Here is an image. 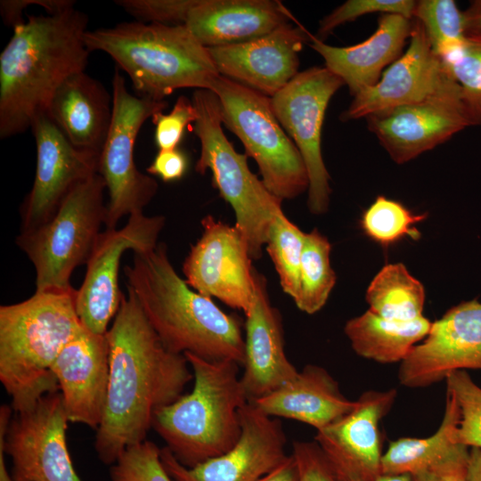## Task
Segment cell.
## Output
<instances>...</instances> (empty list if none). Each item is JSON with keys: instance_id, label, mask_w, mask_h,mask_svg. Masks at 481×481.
<instances>
[{"instance_id": "cell-1", "label": "cell", "mask_w": 481, "mask_h": 481, "mask_svg": "<svg viewBox=\"0 0 481 481\" xmlns=\"http://www.w3.org/2000/svg\"><path fill=\"white\" fill-rule=\"evenodd\" d=\"M107 337L109 387L94 450L110 466L126 448L146 440L157 411L183 395L193 373L184 355L165 347L130 289Z\"/></svg>"}, {"instance_id": "cell-2", "label": "cell", "mask_w": 481, "mask_h": 481, "mask_svg": "<svg viewBox=\"0 0 481 481\" xmlns=\"http://www.w3.org/2000/svg\"><path fill=\"white\" fill-rule=\"evenodd\" d=\"M88 17L74 8L53 14L28 15L13 29L0 53V138L30 128L45 112L57 88L85 71L90 51L84 35Z\"/></svg>"}, {"instance_id": "cell-3", "label": "cell", "mask_w": 481, "mask_h": 481, "mask_svg": "<svg viewBox=\"0 0 481 481\" xmlns=\"http://www.w3.org/2000/svg\"><path fill=\"white\" fill-rule=\"evenodd\" d=\"M126 287L135 294L151 325L169 351L208 361H233L243 365L242 322L200 294L173 267L162 242L134 251L124 268Z\"/></svg>"}, {"instance_id": "cell-4", "label": "cell", "mask_w": 481, "mask_h": 481, "mask_svg": "<svg viewBox=\"0 0 481 481\" xmlns=\"http://www.w3.org/2000/svg\"><path fill=\"white\" fill-rule=\"evenodd\" d=\"M76 294L73 288L36 291L22 302L0 306V380L14 412L59 391L53 364L85 329Z\"/></svg>"}, {"instance_id": "cell-5", "label": "cell", "mask_w": 481, "mask_h": 481, "mask_svg": "<svg viewBox=\"0 0 481 481\" xmlns=\"http://www.w3.org/2000/svg\"><path fill=\"white\" fill-rule=\"evenodd\" d=\"M90 51L110 55L137 96L163 101L182 88L211 90L220 76L208 51L183 25L121 22L87 30Z\"/></svg>"}, {"instance_id": "cell-6", "label": "cell", "mask_w": 481, "mask_h": 481, "mask_svg": "<svg viewBox=\"0 0 481 481\" xmlns=\"http://www.w3.org/2000/svg\"><path fill=\"white\" fill-rule=\"evenodd\" d=\"M184 355L193 373L192 389L157 411L152 428L182 465L192 468L237 443L241 435L240 411L248 400L239 363Z\"/></svg>"}, {"instance_id": "cell-7", "label": "cell", "mask_w": 481, "mask_h": 481, "mask_svg": "<svg viewBox=\"0 0 481 481\" xmlns=\"http://www.w3.org/2000/svg\"><path fill=\"white\" fill-rule=\"evenodd\" d=\"M192 103L197 111L192 132L200 142L195 171L212 174L214 186L234 211L235 225L241 232L252 260L262 257L270 225L281 210L282 200L271 193L248 166V156L239 153L226 138L216 94L196 89Z\"/></svg>"}, {"instance_id": "cell-8", "label": "cell", "mask_w": 481, "mask_h": 481, "mask_svg": "<svg viewBox=\"0 0 481 481\" xmlns=\"http://www.w3.org/2000/svg\"><path fill=\"white\" fill-rule=\"evenodd\" d=\"M99 174L76 186L43 224L21 231L17 246L36 270V291L69 289L73 271L86 264L106 216Z\"/></svg>"}, {"instance_id": "cell-9", "label": "cell", "mask_w": 481, "mask_h": 481, "mask_svg": "<svg viewBox=\"0 0 481 481\" xmlns=\"http://www.w3.org/2000/svg\"><path fill=\"white\" fill-rule=\"evenodd\" d=\"M211 91L218 97L222 124L257 162L268 191L281 200L298 197L309 187L300 152L275 118L270 98L224 76Z\"/></svg>"}, {"instance_id": "cell-10", "label": "cell", "mask_w": 481, "mask_h": 481, "mask_svg": "<svg viewBox=\"0 0 481 481\" xmlns=\"http://www.w3.org/2000/svg\"><path fill=\"white\" fill-rule=\"evenodd\" d=\"M111 88L112 121L98 167L109 197L104 220L107 230L115 229L124 216L143 212L157 193L156 180L137 168L134 150L143 123L167 107L166 100L156 101L130 94L118 68Z\"/></svg>"}, {"instance_id": "cell-11", "label": "cell", "mask_w": 481, "mask_h": 481, "mask_svg": "<svg viewBox=\"0 0 481 481\" xmlns=\"http://www.w3.org/2000/svg\"><path fill=\"white\" fill-rule=\"evenodd\" d=\"M345 84L326 67L298 72L270 98L273 112L298 149L308 179L307 206L312 214L327 212L331 189L322 155V128L329 102Z\"/></svg>"}, {"instance_id": "cell-12", "label": "cell", "mask_w": 481, "mask_h": 481, "mask_svg": "<svg viewBox=\"0 0 481 481\" xmlns=\"http://www.w3.org/2000/svg\"><path fill=\"white\" fill-rule=\"evenodd\" d=\"M166 219L143 212L129 216L120 229L101 232L86 263L84 281L76 294L77 315L86 329L106 334L124 297L118 286L122 255L127 249L144 251L158 245Z\"/></svg>"}, {"instance_id": "cell-13", "label": "cell", "mask_w": 481, "mask_h": 481, "mask_svg": "<svg viewBox=\"0 0 481 481\" xmlns=\"http://www.w3.org/2000/svg\"><path fill=\"white\" fill-rule=\"evenodd\" d=\"M200 224L201 236L183 264L185 281L200 294L246 314L254 299L255 267L245 239L236 225L211 215Z\"/></svg>"}, {"instance_id": "cell-14", "label": "cell", "mask_w": 481, "mask_h": 481, "mask_svg": "<svg viewBox=\"0 0 481 481\" xmlns=\"http://www.w3.org/2000/svg\"><path fill=\"white\" fill-rule=\"evenodd\" d=\"M69 422L60 391L44 395L27 411L14 412L4 446L15 481H82L67 445Z\"/></svg>"}, {"instance_id": "cell-15", "label": "cell", "mask_w": 481, "mask_h": 481, "mask_svg": "<svg viewBox=\"0 0 481 481\" xmlns=\"http://www.w3.org/2000/svg\"><path fill=\"white\" fill-rule=\"evenodd\" d=\"M241 435L224 453L197 466L182 465L165 446L160 461L174 481H257L289 456L286 436L278 418L247 403L240 411Z\"/></svg>"}, {"instance_id": "cell-16", "label": "cell", "mask_w": 481, "mask_h": 481, "mask_svg": "<svg viewBox=\"0 0 481 481\" xmlns=\"http://www.w3.org/2000/svg\"><path fill=\"white\" fill-rule=\"evenodd\" d=\"M366 121L396 164L417 158L470 126L456 81L422 102L370 115Z\"/></svg>"}, {"instance_id": "cell-17", "label": "cell", "mask_w": 481, "mask_h": 481, "mask_svg": "<svg viewBox=\"0 0 481 481\" xmlns=\"http://www.w3.org/2000/svg\"><path fill=\"white\" fill-rule=\"evenodd\" d=\"M30 129L37 167L20 207L21 231L48 221L76 186L98 174L100 159V154L73 146L45 112L34 117Z\"/></svg>"}, {"instance_id": "cell-18", "label": "cell", "mask_w": 481, "mask_h": 481, "mask_svg": "<svg viewBox=\"0 0 481 481\" xmlns=\"http://www.w3.org/2000/svg\"><path fill=\"white\" fill-rule=\"evenodd\" d=\"M400 363L398 380L411 388L431 386L457 371H481V302L474 298L447 310Z\"/></svg>"}, {"instance_id": "cell-19", "label": "cell", "mask_w": 481, "mask_h": 481, "mask_svg": "<svg viewBox=\"0 0 481 481\" xmlns=\"http://www.w3.org/2000/svg\"><path fill=\"white\" fill-rule=\"evenodd\" d=\"M409 40L405 52L382 73L379 80L353 96L340 116L341 120L366 118L422 102L455 81L432 50L422 25L415 19Z\"/></svg>"}, {"instance_id": "cell-20", "label": "cell", "mask_w": 481, "mask_h": 481, "mask_svg": "<svg viewBox=\"0 0 481 481\" xmlns=\"http://www.w3.org/2000/svg\"><path fill=\"white\" fill-rule=\"evenodd\" d=\"M396 395L395 388L366 391L351 412L316 431L314 440L337 475L351 481H376L382 475L379 423Z\"/></svg>"}, {"instance_id": "cell-21", "label": "cell", "mask_w": 481, "mask_h": 481, "mask_svg": "<svg viewBox=\"0 0 481 481\" xmlns=\"http://www.w3.org/2000/svg\"><path fill=\"white\" fill-rule=\"evenodd\" d=\"M312 37L295 21L257 38L208 51L221 76L271 98L298 73V54Z\"/></svg>"}, {"instance_id": "cell-22", "label": "cell", "mask_w": 481, "mask_h": 481, "mask_svg": "<svg viewBox=\"0 0 481 481\" xmlns=\"http://www.w3.org/2000/svg\"><path fill=\"white\" fill-rule=\"evenodd\" d=\"M69 421L97 430L102 423L110 378L106 334L87 329L69 341L53 367Z\"/></svg>"}, {"instance_id": "cell-23", "label": "cell", "mask_w": 481, "mask_h": 481, "mask_svg": "<svg viewBox=\"0 0 481 481\" xmlns=\"http://www.w3.org/2000/svg\"><path fill=\"white\" fill-rule=\"evenodd\" d=\"M255 294L245 314V357L240 377L248 403L292 380L298 371L284 350L282 319L273 306L265 276L255 269Z\"/></svg>"}, {"instance_id": "cell-24", "label": "cell", "mask_w": 481, "mask_h": 481, "mask_svg": "<svg viewBox=\"0 0 481 481\" xmlns=\"http://www.w3.org/2000/svg\"><path fill=\"white\" fill-rule=\"evenodd\" d=\"M295 21L276 0H192L183 25L210 48L247 42Z\"/></svg>"}, {"instance_id": "cell-25", "label": "cell", "mask_w": 481, "mask_h": 481, "mask_svg": "<svg viewBox=\"0 0 481 481\" xmlns=\"http://www.w3.org/2000/svg\"><path fill=\"white\" fill-rule=\"evenodd\" d=\"M412 27V19L385 13L379 16L373 34L359 44L332 46L313 36L310 46L323 58L325 67L342 79L354 96L374 86L384 68L403 54Z\"/></svg>"}, {"instance_id": "cell-26", "label": "cell", "mask_w": 481, "mask_h": 481, "mask_svg": "<svg viewBox=\"0 0 481 481\" xmlns=\"http://www.w3.org/2000/svg\"><path fill=\"white\" fill-rule=\"evenodd\" d=\"M45 113L73 146L101 155L112 121V94L99 80L77 72L57 88Z\"/></svg>"}, {"instance_id": "cell-27", "label": "cell", "mask_w": 481, "mask_h": 481, "mask_svg": "<svg viewBox=\"0 0 481 481\" xmlns=\"http://www.w3.org/2000/svg\"><path fill=\"white\" fill-rule=\"evenodd\" d=\"M251 404L267 416L300 421L318 431L351 412L355 401L342 394L326 369L307 364L292 380Z\"/></svg>"}, {"instance_id": "cell-28", "label": "cell", "mask_w": 481, "mask_h": 481, "mask_svg": "<svg viewBox=\"0 0 481 481\" xmlns=\"http://www.w3.org/2000/svg\"><path fill=\"white\" fill-rule=\"evenodd\" d=\"M432 322L421 316L411 322L382 318L370 310L346 322L344 331L353 350L380 363H401L423 340Z\"/></svg>"}, {"instance_id": "cell-29", "label": "cell", "mask_w": 481, "mask_h": 481, "mask_svg": "<svg viewBox=\"0 0 481 481\" xmlns=\"http://www.w3.org/2000/svg\"><path fill=\"white\" fill-rule=\"evenodd\" d=\"M459 419L458 404L446 391L444 417L438 429L428 437H402L389 442L382 455V474L412 476L444 459L457 445L453 433Z\"/></svg>"}, {"instance_id": "cell-30", "label": "cell", "mask_w": 481, "mask_h": 481, "mask_svg": "<svg viewBox=\"0 0 481 481\" xmlns=\"http://www.w3.org/2000/svg\"><path fill=\"white\" fill-rule=\"evenodd\" d=\"M369 310L392 321L411 322L423 316L425 289L402 263L385 265L365 295Z\"/></svg>"}, {"instance_id": "cell-31", "label": "cell", "mask_w": 481, "mask_h": 481, "mask_svg": "<svg viewBox=\"0 0 481 481\" xmlns=\"http://www.w3.org/2000/svg\"><path fill=\"white\" fill-rule=\"evenodd\" d=\"M331 245L316 228L306 232L302 251L299 291L294 303L308 314L320 311L336 283L330 265Z\"/></svg>"}, {"instance_id": "cell-32", "label": "cell", "mask_w": 481, "mask_h": 481, "mask_svg": "<svg viewBox=\"0 0 481 481\" xmlns=\"http://www.w3.org/2000/svg\"><path fill=\"white\" fill-rule=\"evenodd\" d=\"M306 232L280 210L267 234L265 249L278 273L284 293L293 301L299 291L300 265Z\"/></svg>"}, {"instance_id": "cell-33", "label": "cell", "mask_w": 481, "mask_h": 481, "mask_svg": "<svg viewBox=\"0 0 481 481\" xmlns=\"http://www.w3.org/2000/svg\"><path fill=\"white\" fill-rule=\"evenodd\" d=\"M427 216V213L415 214L401 202L380 195L362 214L360 226L369 239L388 248L406 237L419 240L420 232L414 225Z\"/></svg>"}, {"instance_id": "cell-34", "label": "cell", "mask_w": 481, "mask_h": 481, "mask_svg": "<svg viewBox=\"0 0 481 481\" xmlns=\"http://www.w3.org/2000/svg\"><path fill=\"white\" fill-rule=\"evenodd\" d=\"M412 19L422 25L432 50L441 60L466 40L463 11L453 0L416 1Z\"/></svg>"}, {"instance_id": "cell-35", "label": "cell", "mask_w": 481, "mask_h": 481, "mask_svg": "<svg viewBox=\"0 0 481 481\" xmlns=\"http://www.w3.org/2000/svg\"><path fill=\"white\" fill-rule=\"evenodd\" d=\"M461 88L470 126H481V33H468L464 43L441 60Z\"/></svg>"}, {"instance_id": "cell-36", "label": "cell", "mask_w": 481, "mask_h": 481, "mask_svg": "<svg viewBox=\"0 0 481 481\" xmlns=\"http://www.w3.org/2000/svg\"><path fill=\"white\" fill-rule=\"evenodd\" d=\"M445 381L446 391L454 396L460 411L454 443L481 450V387L466 371L451 373Z\"/></svg>"}, {"instance_id": "cell-37", "label": "cell", "mask_w": 481, "mask_h": 481, "mask_svg": "<svg viewBox=\"0 0 481 481\" xmlns=\"http://www.w3.org/2000/svg\"><path fill=\"white\" fill-rule=\"evenodd\" d=\"M110 481H174L160 461V448L150 440L126 448L110 465Z\"/></svg>"}, {"instance_id": "cell-38", "label": "cell", "mask_w": 481, "mask_h": 481, "mask_svg": "<svg viewBox=\"0 0 481 481\" xmlns=\"http://www.w3.org/2000/svg\"><path fill=\"white\" fill-rule=\"evenodd\" d=\"M415 4L412 0H347L320 20L315 37L322 40L338 26L374 12L412 19Z\"/></svg>"}, {"instance_id": "cell-39", "label": "cell", "mask_w": 481, "mask_h": 481, "mask_svg": "<svg viewBox=\"0 0 481 481\" xmlns=\"http://www.w3.org/2000/svg\"><path fill=\"white\" fill-rule=\"evenodd\" d=\"M197 119V111L184 95L177 98L173 109L167 114L163 111L151 118L155 126L154 139L159 151L176 149L183 139L187 126Z\"/></svg>"}, {"instance_id": "cell-40", "label": "cell", "mask_w": 481, "mask_h": 481, "mask_svg": "<svg viewBox=\"0 0 481 481\" xmlns=\"http://www.w3.org/2000/svg\"><path fill=\"white\" fill-rule=\"evenodd\" d=\"M136 21L183 25L192 0H118Z\"/></svg>"}, {"instance_id": "cell-41", "label": "cell", "mask_w": 481, "mask_h": 481, "mask_svg": "<svg viewBox=\"0 0 481 481\" xmlns=\"http://www.w3.org/2000/svg\"><path fill=\"white\" fill-rule=\"evenodd\" d=\"M298 481H338L335 472L316 441H294L292 453Z\"/></svg>"}, {"instance_id": "cell-42", "label": "cell", "mask_w": 481, "mask_h": 481, "mask_svg": "<svg viewBox=\"0 0 481 481\" xmlns=\"http://www.w3.org/2000/svg\"><path fill=\"white\" fill-rule=\"evenodd\" d=\"M469 448L457 444L444 459L412 476V481H468Z\"/></svg>"}, {"instance_id": "cell-43", "label": "cell", "mask_w": 481, "mask_h": 481, "mask_svg": "<svg viewBox=\"0 0 481 481\" xmlns=\"http://www.w3.org/2000/svg\"><path fill=\"white\" fill-rule=\"evenodd\" d=\"M29 5H39L46 10L47 14H53L73 8L72 0H2L0 12L5 25L14 29L25 20L22 19L23 11Z\"/></svg>"}, {"instance_id": "cell-44", "label": "cell", "mask_w": 481, "mask_h": 481, "mask_svg": "<svg viewBox=\"0 0 481 481\" xmlns=\"http://www.w3.org/2000/svg\"><path fill=\"white\" fill-rule=\"evenodd\" d=\"M188 168V158L179 149L159 151L151 164L147 167V173L157 175L164 182L180 180Z\"/></svg>"}, {"instance_id": "cell-45", "label": "cell", "mask_w": 481, "mask_h": 481, "mask_svg": "<svg viewBox=\"0 0 481 481\" xmlns=\"http://www.w3.org/2000/svg\"><path fill=\"white\" fill-rule=\"evenodd\" d=\"M12 408L3 404L0 407V481H15L5 463L4 437L12 417Z\"/></svg>"}, {"instance_id": "cell-46", "label": "cell", "mask_w": 481, "mask_h": 481, "mask_svg": "<svg viewBox=\"0 0 481 481\" xmlns=\"http://www.w3.org/2000/svg\"><path fill=\"white\" fill-rule=\"evenodd\" d=\"M257 481H298V467L293 455L289 454L283 463Z\"/></svg>"}, {"instance_id": "cell-47", "label": "cell", "mask_w": 481, "mask_h": 481, "mask_svg": "<svg viewBox=\"0 0 481 481\" xmlns=\"http://www.w3.org/2000/svg\"><path fill=\"white\" fill-rule=\"evenodd\" d=\"M463 14L467 33H481V0L472 1Z\"/></svg>"}, {"instance_id": "cell-48", "label": "cell", "mask_w": 481, "mask_h": 481, "mask_svg": "<svg viewBox=\"0 0 481 481\" xmlns=\"http://www.w3.org/2000/svg\"><path fill=\"white\" fill-rule=\"evenodd\" d=\"M468 481H481V450L469 449Z\"/></svg>"}, {"instance_id": "cell-49", "label": "cell", "mask_w": 481, "mask_h": 481, "mask_svg": "<svg viewBox=\"0 0 481 481\" xmlns=\"http://www.w3.org/2000/svg\"><path fill=\"white\" fill-rule=\"evenodd\" d=\"M335 472V471H334ZM338 481H351L344 477L338 476L335 473ZM376 481H412V476L407 474L403 475H387L382 474Z\"/></svg>"}]
</instances>
